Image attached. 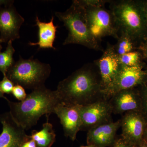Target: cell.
<instances>
[{
  "label": "cell",
  "mask_w": 147,
  "mask_h": 147,
  "mask_svg": "<svg viewBox=\"0 0 147 147\" xmlns=\"http://www.w3.org/2000/svg\"><path fill=\"white\" fill-rule=\"evenodd\" d=\"M56 91L61 103L67 106L88 105L105 98L94 63L85 65L61 81Z\"/></svg>",
  "instance_id": "1"
},
{
  "label": "cell",
  "mask_w": 147,
  "mask_h": 147,
  "mask_svg": "<svg viewBox=\"0 0 147 147\" xmlns=\"http://www.w3.org/2000/svg\"><path fill=\"white\" fill-rule=\"evenodd\" d=\"M5 99L11 117L25 130L36 125L43 115L49 117L55 113V108L61 103L56 90L48 89L45 86L33 90L23 101L14 102L6 97Z\"/></svg>",
  "instance_id": "2"
},
{
  "label": "cell",
  "mask_w": 147,
  "mask_h": 147,
  "mask_svg": "<svg viewBox=\"0 0 147 147\" xmlns=\"http://www.w3.org/2000/svg\"><path fill=\"white\" fill-rule=\"evenodd\" d=\"M55 15L63 23L68 35L63 45L78 44L96 50L103 52L100 42L93 36L87 24L85 8L78 0L73 1L70 7L64 12H55Z\"/></svg>",
  "instance_id": "3"
},
{
  "label": "cell",
  "mask_w": 147,
  "mask_h": 147,
  "mask_svg": "<svg viewBox=\"0 0 147 147\" xmlns=\"http://www.w3.org/2000/svg\"><path fill=\"white\" fill-rule=\"evenodd\" d=\"M109 3L120 33H126L134 41L147 38V26L138 1L110 0Z\"/></svg>",
  "instance_id": "4"
},
{
  "label": "cell",
  "mask_w": 147,
  "mask_h": 147,
  "mask_svg": "<svg viewBox=\"0 0 147 147\" xmlns=\"http://www.w3.org/2000/svg\"><path fill=\"white\" fill-rule=\"evenodd\" d=\"M51 71L48 64L33 58L25 59L21 57L9 69L6 75L15 85L33 90L45 86Z\"/></svg>",
  "instance_id": "5"
},
{
  "label": "cell",
  "mask_w": 147,
  "mask_h": 147,
  "mask_svg": "<svg viewBox=\"0 0 147 147\" xmlns=\"http://www.w3.org/2000/svg\"><path fill=\"white\" fill-rule=\"evenodd\" d=\"M84 7L88 26L96 39L100 42L105 37L118 38L119 28L110 9H107L104 7Z\"/></svg>",
  "instance_id": "6"
},
{
  "label": "cell",
  "mask_w": 147,
  "mask_h": 147,
  "mask_svg": "<svg viewBox=\"0 0 147 147\" xmlns=\"http://www.w3.org/2000/svg\"><path fill=\"white\" fill-rule=\"evenodd\" d=\"M147 82V70L143 63L134 66L121 65L120 69L113 84L104 95L109 100L113 94L123 90L140 86Z\"/></svg>",
  "instance_id": "7"
},
{
  "label": "cell",
  "mask_w": 147,
  "mask_h": 147,
  "mask_svg": "<svg viewBox=\"0 0 147 147\" xmlns=\"http://www.w3.org/2000/svg\"><path fill=\"white\" fill-rule=\"evenodd\" d=\"M78 107L82 120L81 130L88 131L98 125L113 121V110L109 100L106 98Z\"/></svg>",
  "instance_id": "8"
},
{
  "label": "cell",
  "mask_w": 147,
  "mask_h": 147,
  "mask_svg": "<svg viewBox=\"0 0 147 147\" xmlns=\"http://www.w3.org/2000/svg\"><path fill=\"white\" fill-rule=\"evenodd\" d=\"M103 52L101 57L94 61V63L100 74L104 94V92L109 88L115 79L121 65L113 45L108 42L106 49Z\"/></svg>",
  "instance_id": "9"
},
{
  "label": "cell",
  "mask_w": 147,
  "mask_h": 147,
  "mask_svg": "<svg viewBox=\"0 0 147 147\" xmlns=\"http://www.w3.org/2000/svg\"><path fill=\"white\" fill-rule=\"evenodd\" d=\"M13 1L0 6V34L3 42H8L20 38V29L24 18L13 5Z\"/></svg>",
  "instance_id": "10"
},
{
  "label": "cell",
  "mask_w": 147,
  "mask_h": 147,
  "mask_svg": "<svg viewBox=\"0 0 147 147\" xmlns=\"http://www.w3.org/2000/svg\"><path fill=\"white\" fill-rule=\"evenodd\" d=\"M120 120L121 137L133 144H139L144 139L147 123L143 113L139 111L127 112Z\"/></svg>",
  "instance_id": "11"
},
{
  "label": "cell",
  "mask_w": 147,
  "mask_h": 147,
  "mask_svg": "<svg viewBox=\"0 0 147 147\" xmlns=\"http://www.w3.org/2000/svg\"><path fill=\"white\" fill-rule=\"evenodd\" d=\"M2 131L0 134V147H21L30 139L26 130L14 121L9 112L0 114Z\"/></svg>",
  "instance_id": "12"
},
{
  "label": "cell",
  "mask_w": 147,
  "mask_h": 147,
  "mask_svg": "<svg viewBox=\"0 0 147 147\" xmlns=\"http://www.w3.org/2000/svg\"><path fill=\"white\" fill-rule=\"evenodd\" d=\"M109 101L113 114H124L131 111L142 113V98L136 88L117 92L111 96Z\"/></svg>",
  "instance_id": "13"
},
{
  "label": "cell",
  "mask_w": 147,
  "mask_h": 147,
  "mask_svg": "<svg viewBox=\"0 0 147 147\" xmlns=\"http://www.w3.org/2000/svg\"><path fill=\"white\" fill-rule=\"evenodd\" d=\"M121 127L120 119L115 122L102 124L88 131L87 145L97 147H112Z\"/></svg>",
  "instance_id": "14"
},
{
  "label": "cell",
  "mask_w": 147,
  "mask_h": 147,
  "mask_svg": "<svg viewBox=\"0 0 147 147\" xmlns=\"http://www.w3.org/2000/svg\"><path fill=\"white\" fill-rule=\"evenodd\" d=\"M55 114L60 119L65 137H69L71 141H75L82 127L78 105L67 106L59 103L55 108Z\"/></svg>",
  "instance_id": "15"
},
{
  "label": "cell",
  "mask_w": 147,
  "mask_h": 147,
  "mask_svg": "<svg viewBox=\"0 0 147 147\" xmlns=\"http://www.w3.org/2000/svg\"><path fill=\"white\" fill-rule=\"evenodd\" d=\"M54 16H52L49 22H41L38 16H36L35 21L38 28V40L36 42H30L31 46H39L40 49H51L56 50L53 46L56 38V33L58 26L54 24Z\"/></svg>",
  "instance_id": "16"
},
{
  "label": "cell",
  "mask_w": 147,
  "mask_h": 147,
  "mask_svg": "<svg viewBox=\"0 0 147 147\" xmlns=\"http://www.w3.org/2000/svg\"><path fill=\"white\" fill-rule=\"evenodd\" d=\"M46 123L42 125L41 130L32 131L31 138L34 141L36 147H51L56 140V134L52 124L48 122V116Z\"/></svg>",
  "instance_id": "17"
},
{
  "label": "cell",
  "mask_w": 147,
  "mask_h": 147,
  "mask_svg": "<svg viewBox=\"0 0 147 147\" xmlns=\"http://www.w3.org/2000/svg\"><path fill=\"white\" fill-rule=\"evenodd\" d=\"M134 40L127 34L121 32L115 45H113L116 53L119 56L134 51Z\"/></svg>",
  "instance_id": "18"
},
{
  "label": "cell",
  "mask_w": 147,
  "mask_h": 147,
  "mask_svg": "<svg viewBox=\"0 0 147 147\" xmlns=\"http://www.w3.org/2000/svg\"><path fill=\"white\" fill-rule=\"evenodd\" d=\"M12 41L7 42L6 49L0 53V71L3 75L6 74L9 68L14 64L13 55L15 52Z\"/></svg>",
  "instance_id": "19"
},
{
  "label": "cell",
  "mask_w": 147,
  "mask_h": 147,
  "mask_svg": "<svg viewBox=\"0 0 147 147\" xmlns=\"http://www.w3.org/2000/svg\"><path fill=\"white\" fill-rule=\"evenodd\" d=\"M119 56L120 63L123 65L134 66L142 63L141 59L143 56L139 51L134 50Z\"/></svg>",
  "instance_id": "20"
},
{
  "label": "cell",
  "mask_w": 147,
  "mask_h": 147,
  "mask_svg": "<svg viewBox=\"0 0 147 147\" xmlns=\"http://www.w3.org/2000/svg\"><path fill=\"white\" fill-rule=\"evenodd\" d=\"M3 75V78L0 81V92L3 94H10L15 84L9 79L6 74Z\"/></svg>",
  "instance_id": "21"
},
{
  "label": "cell",
  "mask_w": 147,
  "mask_h": 147,
  "mask_svg": "<svg viewBox=\"0 0 147 147\" xmlns=\"http://www.w3.org/2000/svg\"><path fill=\"white\" fill-rule=\"evenodd\" d=\"M81 5L85 7H104L110 0H78Z\"/></svg>",
  "instance_id": "22"
},
{
  "label": "cell",
  "mask_w": 147,
  "mask_h": 147,
  "mask_svg": "<svg viewBox=\"0 0 147 147\" xmlns=\"http://www.w3.org/2000/svg\"><path fill=\"white\" fill-rule=\"evenodd\" d=\"M139 90L142 98V113L147 119V82L142 86Z\"/></svg>",
  "instance_id": "23"
},
{
  "label": "cell",
  "mask_w": 147,
  "mask_h": 147,
  "mask_svg": "<svg viewBox=\"0 0 147 147\" xmlns=\"http://www.w3.org/2000/svg\"><path fill=\"white\" fill-rule=\"evenodd\" d=\"M11 94L16 99L20 101L25 100L27 96L24 88L18 84L14 85Z\"/></svg>",
  "instance_id": "24"
},
{
  "label": "cell",
  "mask_w": 147,
  "mask_h": 147,
  "mask_svg": "<svg viewBox=\"0 0 147 147\" xmlns=\"http://www.w3.org/2000/svg\"><path fill=\"white\" fill-rule=\"evenodd\" d=\"M136 146L127 141L120 136L117 137L112 147H136Z\"/></svg>",
  "instance_id": "25"
},
{
  "label": "cell",
  "mask_w": 147,
  "mask_h": 147,
  "mask_svg": "<svg viewBox=\"0 0 147 147\" xmlns=\"http://www.w3.org/2000/svg\"><path fill=\"white\" fill-rule=\"evenodd\" d=\"M138 2L147 26V1H138Z\"/></svg>",
  "instance_id": "26"
},
{
  "label": "cell",
  "mask_w": 147,
  "mask_h": 147,
  "mask_svg": "<svg viewBox=\"0 0 147 147\" xmlns=\"http://www.w3.org/2000/svg\"><path fill=\"white\" fill-rule=\"evenodd\" d=\"M144 42L139 47V49L142 52L143 57L147 59V38L144 40Z\"/></svg>",
  "instance_id": "27"
},
{
  "label": "cell",
  "mask_w": 147,
  "mask_h": 147,
  "mask_svg": "<svg viewBox=\"0 0 147 147\" xmlns=\"http://www.w3.org/2000/svg\"><path fill=\"white\" fill-rule=\"evenodd\" d=\"M21 147H36L34 141L30 138L26 142H24Z\"/></svg>",
  "instance_id": "28"
},
{
  "label": "cell",
  "mask_w": 147,
  "mask_h": 147,
  "mask_svg": "<svg viewBox=\"0 0 147 147\" xmlns=\"http://www.w3.org/2000/svg\"><path fill=\"white\" fill-rule=\"evenodd\" d=\"M136 147H147V142L144 139L141 143L136 146Z\"/></svg>",
  "instance_id": "29"
},
{
  "label": "cell",
  "mask_w": 147,
  "mask_h": 147,
  "mask_svg": "<svg viewBox=\"0 0 147 147\" xmlns=\"http://www.w3.org/2000/svg\"><path fill=\"white\" fill-rule=\"evenodd\" d=\"M144 139L147 142V123L146 126V129L144 132Z\"/></svg>",
  "instance_id": "30"
},
{
  "label": "cell",
  "mask_w": 147,
  "mask_h": 147,
  "mask_svg": "<svg viewBox=\"0 0 147 147\" xmlns=\"http://www.w3.org/2000/svg\"><path fill=\"white\" fill-rule=\"evenodd\" d=\"M5 97H6L4 96V94H3V93H2L0 92V98H3L5 99Z\"/></svg>",
  "instance_id": "31"
},
{
  "label": "cell",
  "mask_w": 147,
  "mask_h": 147,
  "mask_svg": "<svg viewBox=\"0 0 147 147\" xmlns=\"http://www.w3.org/2000/svg\"><path fill=\"white\" fill-rule=\"evenodd\" d=\"M80 147H97L94 146H90V145H87V146H81Z\"/></svg>",
  "instance_id": "32"
},
{
  "label": "cell",
  "mask_w": 147,
  "mask_h": 147,
  "mask_svg": "<svg viewBox=\"0 0 147 147\" xmlns=\"http://www.w3.org/2000/svg\"><path fill=\"white\" fill-rule=\"evenodd\" d=\"M2 48V47L1 45L0 44V53L1 52V51Z\"/></svg>",
  "instance_id": "33"
},
{
  "label": "cell",
  "mask_w": 147,
  "mask_h": 147,
  "mask_svg": "<svg viewBox=\"0 0 147 147\" xmlns=\"http://www.w3.org/2000/svg\"><path fill=\"white\" fill-rule=\"evenodd\" d=\"M2 42H3V40H2V39H1V38H0V44H1V43Z\"/></svg>",
  "instance_id": "34"
}]
</instances>
